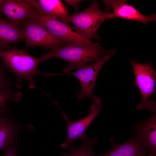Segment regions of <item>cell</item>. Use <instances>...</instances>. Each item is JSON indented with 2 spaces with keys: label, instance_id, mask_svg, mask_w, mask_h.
I'll return each mask as SVG.
<instances>
[{
  "label": "cell",
  "instance_id": "6da1fadb",
  "mask_svg": "<svg viewBox=\"0 0 156 156\" xmlns=\"http://www.w3.org/2000/svg\"><path fill=\"white\" fill-rule=\"evenodd\" d=\"M100 44H89L71 42L65 43L42 55L44 60L53 57H58L68 63L63 70L67 73L73 69H77L94 61L101 56L109 53L99 47Z\"/></svg>",
  "mask_w": 156,
  "mask_h": 156
},
{
  "label": "cell",
  "instance_id": "7a4b0ae2",
  "mask_svg": "<svg viewBox=\"0 0 156 156\" xmlns=\"http://www.w3.org/2000/svg\"><path fill=\"white\" fill-rule=\"evenodd\" d=\"M0 57L5 67L14 74L17 80H26L30 88L35 86L34 77L36 75L45 74L38 69L39 64L44 61L43 57L32 56L27 52L26 49L19 50L13 47L6 50H1Z\"/></svg>",
  "mask_w": 156,
  "mask_h": 156
},
{
  "label": "cell",
  "instance_id": "3957f363",
  "mask_svg": "<svg viewBox=\"0 0 156 156\" xmlns=\"http://www.w3.org/2000/svg\"><path fill=\"white\" fill-rule=\"evenodd\" d=\"M114 18L112 13L101 10L98 3L94 0L86 9L69 16L66 22L74 24L78 33L86 38L99 40L97 32L101 24L105 20Z\"/></svg>",
  "mask_w": 156,
  "mask_h": 156
},
{
  "label": "cell",
  "instance_id": "277c9868",
  "mask_svg": "<svg viewBox=\"0 0 156 156\" xmlns=\"http://www.w3.org/2000/svg\"><path fill=\"white\" fill-rule=\"evenodd\" d=\"M135 76V85L139 89L141 96V102L136 108L139 110L148 109L156 112V103L154 100L148 99L155 92L156 73L150 63L140 64L135 60H130Z\"/></svg>",
  "mask_w": 156,
  "mask_h": 156
},
{
  "label": "cell",
  "instance_id": "5b68a950",
  "mask_svg": "<svg viewBox=\"0 0 156 156\" xmlns=\"http://www.w3.org/2000/svg\"><path fill=\"white\" fill-rule=\"evenodd\" d=\"M116 53V50L111 51L103 56H101L92 64L86 65L77 69V71L68 74L73 75L79 80L81 87L80 92H77V99H83L88 97L92 99L94 103H101V99L95 96L93 90L97 75L105 63L109 60Z\"/></svg>",
  "mask_w": 156,
  "mask_h": 156
},
{
  "label": "cell",
  "instance_id": "8992f818",
  "mask_svg": "<svg viewBox=\"0 0 156 156\" xmlns=\"http://www.w3.org/2000/svg\"><path fill=\"white\" fill-rule=\"evenodd\" d=\"M21 24L26 50L31 47H39L52 50L64 43L35 19H28Z\"/></svg>",
  "mask_w": 156,
  "mask_h": 156
},
{
  "label": "cell",
  "instance_id": "52a82bcc",
  "mask_svg": "<svg viewBox=\"0 0 156 156\" xmlns=\"http://www.w3.org/2000/svg\"><path fill=\"white\" fill-rule=\"evenodd\" d=\"M33 19L38 21L64 43L71 42L89 44H95L97 43L92 41L78 32L74 31L70 26L65 23L37 11Z\"/></svg>",
  "mask_w": 156,
  "mask_h": 156
},
{
  "label": "cell",
  "instance_id": "ba28073f",
  "mask_svg": "<svg viewBox=\"0 0 156 156\" xmlns=\"http://www.w3.org/2000/svg\"><path fill=\"white\" fill-rule=\"evenodd\" d=\"M102 106L101 103H93L89 108L90 112L88 115L75 121H70L66 114L61 111V113L67 124L68 134L66 140L61 145L62 148L68 149L70 144L75 140L81 139V140L87 136L85 133L86 130L98 116Z\"/></svg>",
  "mask_w": 156,
  "mask_h": 156
},
{
  "label": "cell",
  "instance_id": "9c48e42d",
  "mask_svg": "<svg viewBox=\"0 0 156 156\" xmlns=\"http://www.w3.org/2000/svg\"><path fill=\"white\" fill-rule=\"evenodd\" d=\"M36 12L25 0H3L0 4V13L10 22L17 26L27 19H33Z\"/></svg>",
  "mask_w": 156,
  "mask_h": 156
},
{
  "label": "cell",
  "instance_id": "30bf717a",
  "mask_svg": "<svg viewBox=\"0 0 156 156\" xmlns=\"http://www.w3.org/2000/svg\"><path fill=\"white\" fill-rule=\"evenodd\" d=\"M108 9L111 10L114 18L118 17L138 21L146 24L154 21L156 15L153 14L146 16L137 10L132 5L128 4L126 0H104L103 1Z\"/></svg>",
  "mask_w": 156,
  "mask_h": 156
},
{
  "label": "cell",
  "instance_id": "8fae6325",
  "mask_svg": "<svg viewBox=\"0 0 156 156\" xmlns=\"http://www.w3.org/2000/svg\"><path fill=\"white\" fill-rule=\"evenodd\" d=\"M111 141L113 145L112 148L98 156H145L148 151L138 135L121 144L116 143L113 138H111Z\"/></svg>",
  "mask_w": 156,
  "mask_h": 156
},
{
  "label": "cell",
  "instance_id": "7c38bea8",
  "mask_svg": "<svg viewBox=\"0 0 156 156\" xmlns=\"http://www.w3.org/2000/svg\"><path fill=\"white\" fill-rule=\"evenodd\" d=\"M37 12L62 22L68 16L66 7L60 0H25Z\"/></svg>",
  "mask_w": 156,
  "mask_h": 156
},
{
  "label": "cell",
  "instance_id": "4fadbf2b",
  "mask_svg": "<svg viewBox=\"0 0 156 156\" xmlns=\"http://www.w3.org/2000/svg\"><path fill=\"white\" fill-rule=\"evenodd\" d=\"M138 135L148 148L152 156L156 155V113L148 119L139 123L136 127Z\"/></svg>",
  "mask_w": 156,
  "mask_h": 156
},
{
  "label": "cell",
  "instance_id": "5bb4252c",
  "mask_svg": "<svg viewBox=\"0 0 156 156\" xmlns=\"http://www.w3.org/2000/svg\"><path fill=\"white\" fill-rule=\"evenodd\" d=\"M24 40L23 32L19 26L0 16V50L9 48L10 44Z\"/></svg>",
  "mask_w": 156,
  "mask_h": 156
},
{
  "label": "cell",
  "instance_id": "9a60e30c",
  "mask_svg": "<svg viewBox=\"0 0 156 156\" xmlns=\"http://www.w3.org/2000/svg\"><path fill=\"white\" fill-rule=\"evenodd\" d=\"M16 135L15 127L8 117L0 114V151L12 145Z\"/></svg>",
  "mask_w": 156,
  "mask_h": 156
},
{
  "label": "cell",
  "instance_id": "2e32d148",
  "mask_svg": "<svg viewBox=\"0 0 156 156\" xmlns=\"http://www.w3.org/2000/svg\"><path fill=\"white\" fill-rule=\"evenodd\" d=\"M81 144L78 147L75 145L74 141L69 144L67 152H63L61 156H96L93 150L94 145L98 141L96 135L92 140L89 139L87 135L81 140Z\"/></svg>",
  "mask_w": 156,
  "mask_h": 156
},
{
  "label": "cell",
  "instance_id": "e0dca14e",
  "mask_svg": "<svg viewBox=\"0 0 156 156\" xmlns=\"http://www.w3.org/2000/svg\"><path fill=\"white\" fill-rule=\"evenodd\" d=\"M21 96V93L18 90L15 91L12 87L0 89V114H3L8 108V103L17 102Z\"/></svg>",
  "mask_w": 156,
  "mask_h": 156
},
{
  "label": "cell",
  "instance_id": "ac0fdd59",
  "mask_svg": "<svg viewBox=\"0 0 156 156\" xmlns=\"http://www.w3.org/2000/svg\"><path fill=\"white\" fill-rule=\"evenodd\" d=\"M5 67L3 64L0 68V89L5 88L14 86L18 88L20 87L19 84H13L11 83L6 75Z\"/></svg>",
  "mask_w": 156,
  "mask_h": 156
},
{
  "label": "cell",
  "instance_id": "d6986e66",
  "mask_svg": "<svg viewBox=\"0 0 156 156\" xmlns=\"http://www.w3.org/2000/svg\"><path fill=\"white\" fill-rule=\"evenodd\" d=\"M18 148L17 146H10L5 149L2 156H16V152Z\"/></svg>",
  "mask_w": 156,
  "mask_h": 156
},
{
  "label": "cell",
  "instance_id": "ffe728a7",
  "mask_svg": "<svg viewBox=\"0 0 156 156\" xmlns=\"http://www.w3.org/2000/svg\"><path fill=\"white\" fill-rule=\"evenodd\" d=\"M82 0H65L64 1L69 5L73 6L75 10L77 11L79 10V3Z\"/></svg>",
  "mask_w": 156,
  "mask_h": 156
},
{
  "label": "cell",
  "instance_id": "44dd1931",
  "mask_svg": "<svg viewBox=\"0 0 156 156\" xmlns=\"http://www.w3.org/2000/svg\"><path fill=\"white\" fill-rule=\"evenodd\" d=\"M3 0H0V4L2 3L3 2Z\"/></svg>",
  "mask_w": 156,
  "mask_h": 156
},
{
  "label": "cell",
  "instance_id": "7402d4cb",
  "mask_svg": "<svg viewBox=\"0 0 156 156\" xmlns=\"http://www.w3.org/2000/svg\"><path fill=\"white\" fill-rule=\"evenodd\" d=\"M145 156H152L149 153L148 155H147Z\"/></svg>",
  "mask_w": 156,
  "mask_h": 156
},
{
  "label": "cell",
  "instance_id": "603a6c76",
  "mask_svg": "<svg viewBox=\"0 0 156 156\" xmlns=\"http://www.w3.org/2000/svg\"><path fill=\"white\" fill-rule=\"evenodd\" d=\"M0 51H1V50H0Z\"/></svg>",
  "mask_w": 156,
  "mask_h": 156
}]
</instances>
